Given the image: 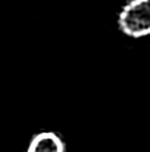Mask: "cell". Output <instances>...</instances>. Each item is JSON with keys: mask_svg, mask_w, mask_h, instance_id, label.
Here are the masks:
<instances>
[{"mask_svg": "<svg viewBox=\"0 0 150 152\" xmlns=\"http://www.w3.org/2000/svg\"><path fill=\"white\" fill-rule=\"evenodd\" d=\"M119 25L127 36L143 37L150 34V0H133L119 16Z\"/></svg>", "mask_w": 150, "mask_h": 152, "instance_id": "obj_1", "label": "cell"}]
</instances>
